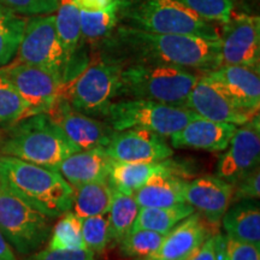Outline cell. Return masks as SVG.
<instances>
[{"mask_svg":"<svg viewBox=\"0 0 260 260\" xmlns=\"http://www.w3.org/2000/svg\"><path fill=\"white\" fill-rule=\"evenodd\" d=\"M115 46L133 58V63L168 64L200 73L222 65L219 39L160 34L123 25L117 29Z\"/></svg>","mask_w":260,"mask_h":260,"instance_id":"cell-1","label":"cell"},{"mask_svg":"<svg viewBox=\"0 0 260 260\" xmlns=\"http://www.w3.org/2000/svg\"><path fill=\"white\" fill-rule=\"evenodd\" d=\"M0 183L51 219L73 205L74 188L56 169L0 154Z\"/></svg>","mask_w":260,"mask_h":260,"instance_id":"cell-2","label":"cell"},{"mask_svg":"<svg viewBox=\"0 0 260 260\" xmlns=\"http://www.w3.org/2000/svg\"><path fill=\"white\" fill-rule=\"evenodd\" d=\"M79 152L47 113H38L4 129L0 154L56 169Z\"/></svg>","mask_w":260,"mask_h":260,"instance_id":"cell-3","label":"cell"},{"mask_svg":"<svg viewBox=\"0 0 260 260\" xmlns=\"http://www.w3.org/2000/svg\"><path fill=\"white\" fill-rule=\"evenodd\" d=\"M200 74L175 65L130 63L123 67L117 98L184 106Z\"/></svg>","mask_w":260,"mask_h":260,"instance_id":"cell-4","label":"cell"},{"mask_svg":"<svg viewBox=\"0 0 260 260\" xmlns=\"http://www.w3.org/2000/svg\"><path fill=\"white\" fill-rule=\"evenodd\" d=\"M119 16L129 27L146 31L219 39L213 23L180 0H122Z\"/></svg>","mask_w":260,"mask_h":260,"instance_id":"cell-5","label":"cell"},{"mask_svg":"<svg viewBox=\"0 0 260 260\" xmlns=\"http://www.w3.org/2000/svg\"><path fill=\"white\" fill-rule=\"evenodd\" d=\"M124 65L116 57H100L87 65L61 88V95L77 111L103 117L117 98Z\"/></svg>","mask_w":260,"mask_h":260,"instance_id":"cell-6","label":"cell"},{"mask_svg":"<svg viewBox=\"0 0 260 260\" xmlns=\"http://www.w3.org/2000/svg\"><path fill=\"white\" fill-rule=\"evenodd\" d=\"M197 116L199 115L184 106L152 100L124 99L110 104L103 118L115 132L145 129L169 139Z\"/></svg>","mask_w":260,"mask_h":260,"instance_id":"cell-7","label":"cell"},{"mask_svg":"<svg viewBox=\"0 0 260 260\" xmlns=\"http://www.w3.org/2000/svg\"><path fill=\"white\" fill-rule=\"evenodd\" d=\"M51 220L0 183V232L15 252H37L51 235Z\"/></svg>","mask_w":260,"mask_h":260,"instance_id":"cell-8","label":"cell"},{"mask_svg":"<svg viewBox=\"0 0 260 260\" xmlns=\"http://www.w3.org/2000/svg\"><path fill=\"white\" fill-rule=\"evenodd\" d=\"M17 61L50 71L67 82L70 74V59L58 37L54 15L34 16L27 21L17 51Z\"/></svg>","mask_w":260,"mask_h":260,"instance_id":"cell-9","label":"cell"},{"mask_svg":"<svg viewBox=\"0 0 260 260\" xmlns=\"http://www.w3.org/2000/svg\"><path fill=\"white\" fill-rule=\"evenodd\" d=\"M29 110V115L48 113L61 95L63 82L42 68L16 63L0 68Z\"/></svg>","mask_w":260,"mask_h":260,"instance_id":"cell-10","label":"cell"},{"mask_svg":"<svg viewBox=\"0 0 260 260\" xmlns=\"http://www.w3.org/2000/svg\"><path fill=\"white\" fill-rule=\"evenodd\" d=\"M222 65L259 68L260 18L254 15L233 16L218 31Z\"/></svg>","mask_w":260,"mask_h":260,"instance_id":"cell-11","label":"cell"},{"mask_svg":"<svg viewBox=\"0 0 260 260\" xmlns=\"http://www.w3.org/2000/svg\"><path fill=\"white\" fill-rule=\"evenodd\" d=\"M47 115L79 151L105 149L115 133L105 121L75 110L63 96L57 100Z\"/></svg>","mask_w":260,"mask_h":260,"instance_id":"cell-12","label":"cell"},{"mask_svg":"<svg viewBox=\"0 0 260 260\" xmlns=\"http://www.w3.org/2000/svg\"><path fill=\"white\" fill-rule=\"evenodd\" d=\"M184 106L210 121L235 125L246 124L259 115V111L242 109L234 103L232 98L205 73L200 74Z\"/></svg>","mask_w":260,"mask_h":260,"instance_id":"cell-13","label":"cell"},{"mask_svg":"<svg viewBox=\"0 0 260 260\" xmlns=\"http://www.w3.org/2000/svg\"><path fill=\"white\" fill-rule=\"evenodd\" d=\"M217 162V176L229 183L259 167L260 161V118L256 115L246 124L236 129L228 147Z\"/></svg>","mask_w":260,"mask_h":260,"instance_id":"cell-14","label":"cell"},{"mask_svg":"<svg viewBox=\"0 0 260 260\" xmlns=\"http://www.w3.org/2000/svg\"><path fill=\"white\" fill-rule=\"evenodd\" d=\"M105 152L112 160L123 162H158L174 154L167 139L145 129L115 132Z\"/></svg>","mask_w":260,"mask_h":260,"instance_id":"cell-15","label":"cell"},{"mask_svg":"<svg viewBox=\"0 0 260 260\" xmlns=\"http://www.w3.org/2000/svg\"><path fill=\"white\" fill-rule=\"evenodd\" d=\"M233 193L234 184L223 178L201 176L187 182L183 197L186 204L190 205L210 225H217L232 204Z\"/></svg>","mask_w":260,"mask_h":260,"instance_id":"cell-16","label":"cell"},{"mask_svg":"<svg viewBox=\"0 0 260 260\" xmlns=\"http://www.w3.org/2000/svg\"><path fill=\"white\" fill-rule=\"evenodd\" d=\"M209 225L193 212L164 236L157 251L139 260H187L211 235Z\"/></svg>","mask_w":260,"mask_h":260,"instance_id":"cell-17","label":"cell"},{"mask_svg":"<svg viewBox=\"0 0 260 260\" xmlns=\"http://www.w3.org/2000/svg\"><path fill=\"white\" fill-rule=\"evenodd\" d=\"M237 125L214 122L197 116L170 136L171 147L205 152H223L228 147Z\"/></svg>","mask_w":260,"mask_h":260,"instance_id":"cell-18","label":"cell"},{"mask_svg":"<svg viewBox=\"0 0 260 260\" xmlns=\"http://www.w3.org/2000/svg\"><path fill=\"white\" fill-rule=\"evenodd\" d=\"M232 98L240 107L259 111L260 75L259 68L243 65H220L205 73Z\"/></svg>","mask_w":260,"mask_h":260,"instance_id":"cell-19","label":"cell"},{"mask_svg":"<svg viewBox=\"0 0 260 260\" xmlns=\"http://www.w3.org/2000/svg\"><path fill=\"white\" fill-rule=\"evenodd\" d=\"M112 161L104 148L87 149L64 159L58 167V171L74 188L90 182L106 181Z\"/></svg>","mask_w":260,"mask_h":260,"instance_id":"cell-20","label":"cell"},{"mask_svg":"<svg viewBox=\"0 0 260 260\" xmlns=\"http://www.w3.org/2000/svg\"><path fill=\"white\" fill-rule=\"evenodd\" d=\"M187 180L174 171L155 174L134 193L139 207H170L184 204Z\"/></svg>","mask_w":260,"mask_h":260,"instance_id":"cell-21","label":"cell"},{"mask_svg":"<svg viewBox=\"0 0 260 260\" xmlns=\"http://www.w3.org/2000/svg\"><path fill=\"white\" fill-rule=\"evenodd\" d=\"M162 171H174L182 174V167L170 158L158 162H123L112 161L107 182L113 189L125 194H134L140 189L149 177ZM184 177V176H183Z\"/></svg>","mask_w":260,"mask_h":260,"instance_id":"cell-22","label":"cell"},{"mask_svg":"<svg viewBox=\"0 0 260 260\" xmlns=\"http://www.w3.org/2000/svg\"><path fill=\"white\" fill-rule=\"evenodd\" d=\"M225 236L260 247V206L258 200L230 204L222 220Z\"/></svg>","mask_w":260,"mask_h":260,"instance_id":"cell-23","label":"cell"},{"mask_svg":"<svg viewBox=\"0 0 260 260\" xmlns=\"http://www.w3.org/2000/svg\"><path fill=\"white\" fill-rule=\"evenodd\" d=\"M113 198V188L106 181H96L74 187L70 211L80 217L100 216L109 212Z\"/></svg>","mask_w":260,"mask_h":260,"instance_id":"cell-24","label":"cell"},{"mask_svg":"<svg viewBox=\"0 0 260 260\" xmlns=\"http://www.w3.org/2000/svg\"><path fill=\"white\" fill-rule=\"evenodd\" d=\"M193 212L195 210L186 203L170 207H140L132 230H151L167 235Z\"/></svg>","mask_w":260,"mask_h":260,"instance_id":"cell-25","label":"cell"},{"mask_svg":"<svg viewBox=\"0 0 260 260\" xmlns=\"http://www.w3.org/2000/svg\"><path fill=\"white\" fill-rule=\"evenodd\" d=\"M121 6L122 0H113L109 6L96 11L79 9L83 40L95 44L109 38L118 23V18L121 17Z\"/></svg>","mask_w":260,"mask_h":260,"instance_id":"cell-26","label":"cell"},{"mask_svg":"<svg viewBox=\"0 0 260 260\" xmlns=\"http://www.w3.org/2000/svg\"><path fill=\"white\" fill-rule=\"evenodd\" d=\"M56 29L58 37L63 45L70 63L79 50L81 39V23H80V10L77 8L74 0H58V6L56 10Z\"/></svg>","mask_w":260,"mask_h":260,"instance_id":"cell-27","label":"cell"},{"mask_svg":"<svg viewBox=\"0 0 260 260\" xmlns=\"http://www.w3.org/2000/svg\"><path fill=\"white\" fill-rule=\"evenodd\" d=\"M139 209L134 194H125L123 191L113 189L112 203L107 212L112 242L119 243L130 233L138 216Z\"/></svg>","mask_w":260,"mask_h":260,"instance_id":"cell-28","label":"cell"},{"mask_svg":"<svg viewBox=\"0 0 260 260\" xmlns=\"http://www.w3.org/2000/svg\"><path fill=\"white\" fill-rule=\"evenodd\" d=\"M25 23L21 15L0 5V68L9 65L17 54Z\"/></svg>","mask_w":260,"mask_h":260,"instance_id":"cell-29","label":"cell"},{"mask_svg":"<svg viewBox=\"0 0 260 260\" xmlns=\"http://www.w3.org/2000/svg\"><path fill=\"white\" fill-rule=\"evenodd\" d=\"M82 219L68 211L58 223L52 228L47 248L50 249H79L86 248L82 240Z\"/></svg>","mask_w":260,"mask_h":260,"instance_id":"cell-30","label":"cell"},{"mask_svg":"<svg viewBox=\"0 0 260 260\" xmlns=\"http://www.w3.org/2000/svg\"><path fill=\"white\" fill-rule=\"evenodd\" d=\"M29 116L23 99L0 69V128H9Z\"/></svg>","mask_w":260,"mask_h":260,"instance_id":"cell-31","label":"cell"},{"mask_svg":"<svg viewBox=\"0 0 260 260\" xmlns=\"http://www.w3.org/2000/svg\"><path fill=\"white\" fill-rule=\"evenodd\" d=\"M164 236L151 230H130L128 235L118 243L119 249L128 258H146L157 251Z\"/></svg>","mask_w":260,"mask_h":260,"instance_id":"cell-32","label":"cell"},{"mask_svg":"<svg viewBox=\"0 0 260 260\" xmlns=\"http://www.w3.org/2000/svg\"><path fill=\"white\" fill-rule=\"evenodd\" d=\"M81 230L84 247L94 254L103 253L111 242V230L107 213L82 218Z\"/></svg>","mask_w":260,"mask_h":260,"instance_id":"cell-33","label":"cell"},{"mask_svg":"<svg viewBox=\"0 0 260 260\" xmlns=\"http://www.w3.org/2000/svg\"><path fill=\"white\" fill-rule=\"evenodd\" d=\"M211 23H225L233 16L235 0H180Z\"/></svg>","mask_w":260,"mask_h":260,"instance_id":"cell-34","label":"cell"},{"mask_svg":"<svg viewBox=\"0 0 260 260\" xmlns=\"http://www.w3.org/2000/svg\"><path fill=\"white\" fill-rule=\"evenodd\" d=\"M0 5L17 15L42 16L56 12L58 0H0Z\"/></svg>","mask_w":260,"mask_h":260,"instance_id":"cell-35","label":"cell"},{"mask_svg":"<svg viewBox=\"0 0 260 260\" xmlns=\"http://www.w3.org/2000/svg\"><path fill=\"white\" fill-rule=\"evenodd\" d=\"M260 198V168L240 178L234 183V193L232 204L241 200H258Z\"/></svg>","mask_w":260,"mask_h":260,"instance_id":"cell-36","label":"cell"},{"mask_svg":"<svg viewBox=\"0 0 260 260\" xmlns=\"http://www.w3.org/2000/svg\"><path fill=\"white\" fill-rule=\"evenodd\" d=\"M27 260H95V254L87 248L50 249L46 247L32 253Z\"/></svg>","mask_w":260,"mask_h":260,"instance_id":"cell-37","label":"cell"},{"mask_svg":"<svg viewBox=\"0 0 260 260\" xmlns=\"http://www.w3.org/2000/svg\"><path fill=\"white\" fill-rule=\"evenodd\" d=\"M226 260H260V247L226 237Z\"/></svg>","mask_w":260,"mask_h":260,"instance_id":"cell-38","label":"cell"},{"mask_svg":"<svg viewBox=\"0 0 260 260\" xmlns=\"http://www.w3.org/2000/svg\"><path fill=\"white\" fill-rule=\"evenodd\" d=\"M187 260H217L213 235H210L207 237L203 245H201Z\"/></svg>","mask_w":260,"mask_h":260,"instance_id":"cell-39","label":"cell"},{"mask_svg":"<svg viewBox=\"0 0 260 260\" xmlns=\"http://www.w3.org/2000/svg\"><path fill=\"white\" fill-rule=\"evenodd\" d=\"M113 0H74L76 6L81 10H88V11H96L109 6Z\"/></svg>","mask_w":260,"mask_h":260,"instance_id":"cell-40","label":"cell"},{"mask_svg":"<svg viewBox=\"0 0 260 260\" xmlns=\"http://www.w3.org/2000/svg\"><path fill=\"white\" fill-rule=\"evenodd\" d=\"M0 260H18L15 254L14 248L6 241L2 232H0Z\"/></svg>","mask_w":260,"mask_h":260,"instance_id":"cell-41","label":"cell"},{"mask_svg":"<svg viewBox=\"0 0 260 260\" xmlns=\"http://www.w3.org/2000/svg\"><path fill=\"white\" fill-rule=\"evenodd\" d=\"M3 139H4V129L0 128V146H2Z\"/></svg>","mask_w":260,"mask_h":260,"instance_id":"cell-42","label":"cell"}]
</instances>
